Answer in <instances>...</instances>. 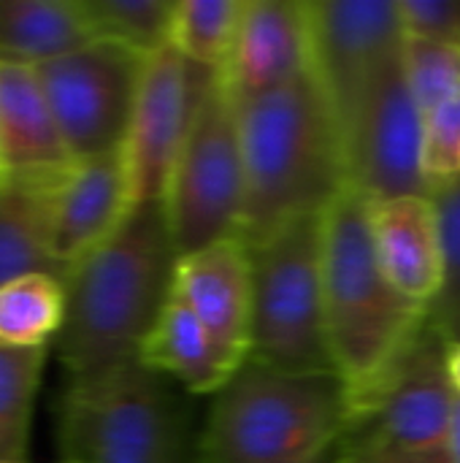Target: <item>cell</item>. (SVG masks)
I'll return each instance as SVG.
<instances>
[{
    "label": "cell",
    "mask_w": 460,
    "mask_h": 463,
    "mask_svg": "<svg viewBox=\"0 0 460 463\" xmlns=\"http://www.w3.org/2000/svg\"><path fill=\"white\" fill-rule=\"evenodd\" d=\"M65 320V282L33 274L0 288V342L52 347Z\"/></svg>",
    "instance_id": "obj_21"
},
{
    "label": "cell",
    "mask_w": 460,
    "mask_h": 463,
    "mask_svg": "<svg viewBox=\"0 0 460 463\" xmlns=\"http://www.w3.org/2000/svg\"><path fill=\"white\" fill-rule=\"evenodd\" d=\"M336 461H344V463H415V461H404V458H393V456H377V453H352V456H339Z\"/></svg>",
    "instance_id": "obj_31"
},
{
    "label": "cell",
    "mask_w": 460,
    "mask_h": 463,
    "mask_svg": "<svg viewBox=\"0 0 460 463\" xmlns=\"http://www.w3.org/2000/svg\"><path fill=\"white\" fill-rule=\"evenodd\" d=\"M95 38L155 54L171 41L176 0H81Z\"/></svg>",
    "instance_id": "obj_24"
},
{
    "label": "cell",
    "mask_w": 460,
    "mask_h": 463,
    "mask_svg": "<svg viewBox=\"0 0 460 463\" xmlns=\"http://www.w3.org/2000/svg\"><path fill=\"white\" fill-rule=\"evenodd\" d=\"M60 182H0V288L33 274L65 282L52 250Z\"/></svg>",
    "instance_id": "obj_19"
},
{
    "label": "cell",
    "mask_w": 460,
    "mask_h": 463,
    "mask_svg": "<svg viewBox=\"0 0 460 463\" xmlns=\"http://www.w3.org/2000/svg\"><path fill=\"white\" fill-rule=\"evenodd\" d=\"M0 463H14V461H0Z\"/></svg>",
    "instance_id": "obj_32"
},
{
    "label": "cell",
    "mask_w": 460,
    "mask_h": 463,
    "mask_svg": "<svg viewBox=\"0 0 460 463\" xmlns=\"http://www.w3.org/2000/svg\"><path fill=\"white\" fill-rule=\"evenodd\" d=\"M244 203L247 179L239 109L220 73L211 71L165 193L179 258L239 236Z\"/></svg>",
    "instance_id": "obj_8"
},
{
    "label": "cell",
    "mask_w": 460,
    "mask_h": 463,
    "mask_svg": "<svg viewBox=\"0 0 460 463\" xmlns=\"http://www.w3.org/2000/svg\"><path fill=\"white\" fill-rule=\"evenodd\" d=\"M236 109L247 179L239 239L258 247L287 222L333 203L347 184L344 138L312 73L236 100Z\"/></svg>",
    "instance_id": "obj_2"
},
{
    "label": "cell",
    "mask_w": 460,
    "mask_h": 463,
    "mask_svg": "<svg viewBox=\"0 0 460 463\" xmlns=\"http://www.w3.org/2000/svg\"><path fill=\"white\" fill-rule=\"evenodd\" d=\"M339 374H287L247 361L214 393L198 463H323L347 434Z\"/></svg>",
    "instance_id": "obj_4"
},
{
    "label": "cell",
    "mask_w": 460,
    "mask_h": 463,
    "mask_svg": "<svg viewBox=\"0 0 460 463\" xmlns=\"http://www.w3.org/2000/svg\"><path fill=\"white\" fill-rule=\"evenodd\" d=\"M192 396L141 361L68 377L57 448L70 463H198Z\"/></svg>",
    "instance_id": "obj_5"
},
{
    "label": "cell",
    "mask_w": 460,
    "mask_h": 463,
    "mask_svg": "<svg viewBox=\"0 0 460 463\" xmlns=\"http://www.w3.org/2000/svg\"><path fill=\"white\" fill-rule=\"evenodd\" d=\"M423 176L431 195L460 182V95L423 111Z\"/></svg>",
    "instance_id": "obj_27"
},
{
    "label": "cell",
    "mask_w": 460,
    "mask_h": 463,
    "mask_svg": "<svg viewBox=\"0 0 460 463\" xmlns=\"http://www.w3.org/2000/svg\"><path fill=\"white\" fill-rule=\"evenodd\" d=\"M347 184L369 201L431 195L423 176V111L404 68V49L377 73L344 125Z\"/></svg>",
    "instance_id": "obj_10"
},
{
    "label": "cell",
    "mask_w": 460,
    "mask_h": 463,
    "mask_svg": "<svg viewBox=\"0 0 460 463\" xmlns=\"http://www.w3.org/2000/svg\"><path fill=\"white\" fill-rule=\"evenodd\" d=\"M369 225L388 279L407 298L431 307L445 282V241L437 201L431 195L369 201Z\"/></svg>",
    "instance_id": "obj_17"
},
{
    "label": "cell",
    "mask_w": 460,
    "mask_h": 463,
    "mask_svg": "<svg viewBox=\"0 0 460 463\" xmlns=\"http://www.w3.org/2000/svg\"><path fill=\"white\" fill-rule=\"evenodd\" d=\"M252 250L249 361L287 374H336L323 301V214H306Z\"/></svg>",
    "instance_id": "obj_6"
},
{
    "label": "cell",
    "mask_w": 460,
    "mask_h": 463,
    "mask_svg": "<svg viewBox=\"0 0 460 463\" xmlns=\"http://www.w3.org/2000/svg\"><path fill=\"white\" fill-rule=\"evenodd\" d=\"M455 402L447 342L426 323L412 347L371 388L347 396L350 420L339 456L377 453L415 463H450Z\"/></svg>",
    "instance_id": "obj_7"
},
{
    "label": "cell",
    "mask_w": 460,
    "mask_h": 463,
    "mask_svg": "<svg viewBox=\"0 0 460 463\" xmlns=\"http://www.w3.org/2000/svg\"><path fill=\"white\" fill-rule=\"evenodd\" d=\"M70 168L35 68L0 62V182H57Z\"/></svg>",
    "instance_id": "obj_16"
},
{
    "label": "cell",
    "mask_w": 460,
    "mask_h": 463,
    "mask_svg": "<svg viewBox=\"0 0 460 463\" xmlns=\"http://www.w3.org/2000/svg\"><path fill=\"white\" fill-rule=\"evenodd\" d=\"M447 372H450V380H453L455 393L460 396V342L447 345Z\"/></svg>",
    "instance_id": "obj_30"
},
{
    "label": "cell",
    "mask_w": 460,
    "mask_h": 463,
    "mask_svg": "<svg viewBox=\"0 0 460 463\" xmlns=\"http://www.w3.org/2000/svg\"><path fill=\"white\" fill-rule=\"evenodd\" d=\"M447 458L450 463H460V396L453 412V426H450V442H447Z\"/></svg>",
    "instance_id": "obj_29"
},
{
    "label": "cell",
    "mask_w": 460,
    "mask_h": 463,
    "mask_svg": "<svg viewBox=\"0 0 460 463\" xmlns=\"http://www.w3.org/2000/svg\"><path fill=\"white\" fill-rule=\"evenodd\" d=\"M89 41L81 0H0V62L35 68Z\"/></svg>",
    "instance_id": "obj_20"
},
{
    "label": "cell",
    "mask_w": 460,
    "mask_h": 463,
    "mask_svg": "<svg viewBox=\"0 0 460 463\" xmlns=\"http://www.w3.org/2000/svg\"><path fill=\"white\" fill-rule=\"evenodd\" d=\"M333 463H344V461H333Z\"/></svg>",
    "instance_id": "obj_34"
},
{
    "label": "cell",
    "mask_w": 460,
    "mask_h": 463,
    "mask_svg": "<svg viewBox=\"0 0 460 463\" xmlns=\"http://www.w3.org/2000/svg\"><path fill=\"white\" fill-rule=\"evenodd\" d=\"M176 266L165 201L130 209L65 279V320L52 347L68 377H95L138 361L174 296Z\"/></svg>",
    "instance_id": "obj_1"
},
{
    "label": "cell",
    "mask_w": 460,
    "mask_h": 463,
    "mask_svg": "<svg viewBox=\"0 0 460 463\" xmlns=\"http://www.w3.org/2000/svg\"><path fill=\"white\" fill-rule=\"evenodd\" d=\"M325 336L347 396L371 388L423 334L431 307L407 298L382 271L369 198L344 184L323 212Z\"/></svg>",
    "instance_id": "obj_3"
},
{
    "label": "cell",
    "mask_w": 460,
    "mask_h": 463,
    "mask_svg": "<svg viewBox=\"0 0 460 463\" xmlns=\"http://www.w3.org/2000/svg\"><path fill=\"white\" fill-rule=\"evenodd\" d=\"M209 73L211 71L184 60L171 43L146 57L138 103L125 141L130 209L165 201L174 165Z\"/></svg>",
    "instance_id": "obj_12"
},
{
    "label": "cell",
    "mask_w": 460,
    "mask_h": 463,
    "mask_svg": "<svg viewBox=\"0 0 460 463\" xmlns=\"http://www.w3.org/2000/svg\"><path fill=\"white\" fill-rule=\"evenodd\" d=\"M130 212L125 149L73 163L54 190V260L68 274L95 252Z\"/></svg>",
    "instance_id": "obj_15"
},
{
    "label": "cell",
    "mask_w": 460,
    "mask_h": 463,
    "mask_svg": "<svg viewBox=\"0 0 460 463\" xmlns=\"http://www.w3.org/2000/svg\"><path fill=\"white\" fill-rule=\"evenodd\" d=\"M217 73L236 100L309 73L306 0H244L230 57Z\"/></svg>",
    "instance_id": "obj_13"
},
{
    "label": "cell",
    "mask_w": 460,
    "mask_h": 463,
    "mask_svg": "<svg viewBox=\"0 0 460 463\" xmlns=\"http://www.w3.org/2000/svg\"><path fill=\"white\" fill-rule=\"evenodd\" d=\"M407 38L460 49V0H399Z\"/></svg>",
    "instance_id": "obj_28"
},
{
    "label": "cell",
    "mask_w": 460,
    "mask_h": 463,
    "mask_svg": "<svg viewBox=\"0 0 460 463\" xmlns=\"http://www.w3.org/2000/svg\"><path fill=\"white\" fill-rule=\"evenodd\" d=\"M404 68L420 111L460 95V49L404 38Z\"/></svg>",
    "instance_id": "obj_26"
},
{
    "label": "cell",
    "mask_w": 460,
    "mask_h": 463,
    "mask_svg": "<svg viewBox=\"0 0 460 463\" xmlns=\"http://www.w3.org/2000/svg\"><path fill=\"white\" fill-rule=\"evenodd\" d=\"M306 16L309 73L344 133L369 84L404 49L399 0H306Z\"/></svg>",
    "instance_id": "obj_11"
},
{
    "label": "cell",
    "mask_w": 460,
    "mask_h": 463,
    "mask_svg": "<svg viewBox=\"0 0 460 463\" xmlns=\"http://www.w3.org/2000/svg\"><path fill=\"white\" fill-rule=\"evenodd\" d=\"M138 361L174 380L190 396L220 393L247 364L225 350L179 296H171Z\"/></svg>",
    "instance_id": "obj_18"
},
{
    "label": "cell",
    "mask_w": 460,
    "mask_h": 463,
    "mask_svg": "<svg viewBox=\"0 0 460 463\" xmlns=\"http://www.w3.org/2000/svg\"><path fill=\"white\" fill-rule=\"evenodd\" d=\"M146 57L125 43L95 38L35 65L73 163L125 149Z\"/></svg>",
    "instance_id": "obj_9"
},
{
    "label": "cell",
    "mask_w": 460,
    "mask_h": 463,
    "mask_svg": "<svg viewBox=\"0 0 460 463\" xmlns=\"http://www.w3.org/2000/svg\"><path fill=\"white\" fill-rule=\"evenodd\" d=\"M442 220V241H445V282L431 304L428 323L447 342H460V182L453 187L431 195Z\"/></svg>",
    "instance_id": "obj_25"
},
{
    "label": "cell",
    "mask_w": 460,
    "mask_h": 463,
    "mask_svg": "<svg viewBox=\"0 0 460 463\" xmlns=\"http://www.w3.org/2000/svg\"><path fill=\"white\" fill-rule=\"evenodd\" d=\"M60 463H70V461H60Z\"/></svg>",
    "instance_id": "obj_33"
},
{
    "label": "cell",
    "mask_w": 460,
    "mask_h": 463,
    "mask_svg": "<svg viewBox=\"0 0 460 463\" xmlns=\"http://www.w3.org/2000/svg\"><path fill=\"white\" fill-rule=\"evenodd\" d=\"M244 14V0H176L171 46L198 68L222 71Z\"/></svg>",
    "instance_id": "obj_23"
},
{
    "label": "cell",
    "mask_w": 460,
    "mask_h": 463,
    "mask_svg": "<svg viewBox=\"0 0 460 463\" xmlns=\"http://www.w3.org/2000/svg\"><path fill=\"white\" fill-rule=\"evenodd\" d=\"M49 347L0 342V461L24 463L33 404Z\"/></svg>",
    "instance_id": "obj_22"
},
{
    "label": "cell",
    "mask_w": 460,
    "mask_h": 463,
    "mask_svg": "<svg viewBox=\"0 0 460 463\" xmlns=\"http://www.w3.org/2000/svg\"><path fill=\"white\" fill-rule=\"evenodd\" d=\"M174 296L198 315L225 350L249 361L255 269L244 239L230 236L179 258Z\"/></svg>",
    "instance_id": "obj_14"
}]
</instances>
